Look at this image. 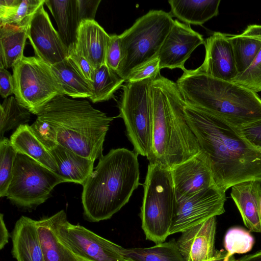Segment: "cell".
<instances>
[{
  "instance_id": "6da1fadb",
  "label": "cell",
  "mask_w": 261,
  "mask_h": 261,
  "mask_svg": "<svg viewBox=\"0 0 261 261\" xmlns=\"http://www.w3.org/2000/svg\"><path fill=\"white\" fill-rule=\"evenodd\" d=\"M184 109L220 190L225 192L241 182L261 181V152L242 137L237 127L185 101Z\"/></svg>"
},
{
  "instance_id": "7a4b0ae2",
  "label": "cell",
  "mask_w": 261,
  "mask_h": 261,
  "mask_svg": "<svg viewBox=\"0 0 261 261\" xmlns=\"http://www.w3.org/2000/svg\"><path fill=\"white\" fill-rule=\"evenodd\" d=\"M152 108V141L149 163L170 170L200 151L197 139L189 125L185 101L176 83L158 76L151 86Z\"/></svg>"
},
{
  "instance_id": "3957f363",
  "label": "cell",
  "mask_w": 261,
  "mask_h": 261,
  "mask_svg": "<svg viewBox=\"0 0 261 261\" xmlns=\"http://www.w3.org/2000/svg\"><path fill=\"white\" fill-rule=\"evenodd\" d=\"M138 155L134 151L118 148L99 159L83 185L82 202L87 220L109 219L128 202L140 185Z\"/></svg>"
},
{
  "instance_id": "277c9868",
  "label": "cell",
  "mask_w": 261,
  "mask_h": 261,
  "mask_svg": "<svg viewBox=\"0 0 261 261\" xmlns=\"http://www.w3.org/2000/svg\"><path fill=\"white\" fill-rule=\"evenodd\" d=\"M176 84L186 103L240 128L261 120V98L236 84L186 69Z\"/></svg>"
},
{
  "instance_id": "5b68a950",
  "label": "cell",
  "mask_w": 261,
  "mask_h": 261,
  "mask_svg": "<svg viewBox=\"0 0 261 261\" xmlns=\"http://www.w3.org/2000/svg\"><path fill=\"white\" fill-rule=\"evenodd\" d=\"M55 129L58 143L93 161L103 155V145L115 117L94 108L86 100L59 95L37 115Z\"/></svg>"
},
{
  "instance_id": "8992f818",
  "label": "cell",
  "mask_w": 261,
  "mask_h": 261,
  "mask_svg": "<svg viewBox=\"0 0 261 261\" xmlns=\"http://www.w3.org/2000/svg\"><path fill=\"white\" fill-rule=\"evenodd\" d=\"M174 22L169 13L152 10L120 35L121 60L117 74L125 82L132 71L158 57Z\"/></svg>"
},
{
  "instance_id": "52a82bcc",
  "label": "cell",
  "mask_w": 261,
  "mask_h": 261,
  "mask_svg": "<svg viewBox=\"0 0 261 261\" xmlns=\"http://www.w3.org/2000/svg\"><path fill=\"white\" fill-rule=\"evenodd\" d=\"M143 188L140 218L146 239L155 244L164 242L170 235L176 204L171 170L149 163Z\"/></svg>"
},
{
  "instance_id": "ba28073f",
  "label": "cell",
  "mask_w": 261,
  "mask_h": 261,
  "mask_svg": "<svg viewBox=\"0 0 261 261\" xmlns=\"http://www.w3.org/2000/svg\"><path fill=\"white\" fill-rule=\"evenodd\" d=\"M156 78L128 82L122 86L118 109L125 134L138 155L148 157L151 147L152 108L151 86Z\"/></svg>"
},
{
  "instance_id": "9c48e42d",
  "label": "cell",
  "mask_w": 261,
  "mask_h": 261,
  "mask_svg": "<svg viewBox=\"0 0 261 261\" xmlns=\"http://www.w3.org/2000/svg\"><path fill=\"white\" fill-rule=\"evenodd\" d=\"M12 69L14 97L31 113L37 115L55 97L64 95L50 65L39 58L24 56Z\"/></svg>"
},
{
  "instance_id": "30bf717a",
  "label": "cell",
  "mask_w": 261,
  "mask_h": 261,
  "mask_svg": "<svg viewBox=\"0 0 261 261\" xmlns=\"http://www.w3.org/2000/svg\"><path fill=\"white\" fill-rule=\"evenodd\" d=\"M66 181L28 156L17 153L7 198L17 207L35 209L50 197L55 186Z\"/></svg>"
},
{
  "instance_id": "8fae6325",
  "label": "cell",
  "mask_w": 261,
  "mask_h": 261,
  "mask_svg": "<svg viewBox=\"0 0 261 261\" xmlns=\"http://www.w3.org/2000/svg\"><path fill=\"white\" fill-rule=\"evenodd\" d=\"M57 230L60 239L84 261H133L122 247L80 225L70 223L64 210L58 212Z\"/></svg>"
},
{
  "instance_id": "7c38bea8",
  "label": "cell",
  "mask_w": 261,
  "mask_h": 261,
  "mask_svg": "<svg viewBox=\"0 0 261 261\" xmlns=\"http://www.w3.org/2000/svg\"><path fill=\"white\" fill-rule=\"evenodd\" d=\"M225 192L216 185L176 199L170 235L183 231L225 212Z\"/></svg>"
},
{
  "instance_id": "4fadbf2b",
  "label": "cell",
  "mask_w": 261,
  "mask_h": 261,
  "mask_svg": "<svg viewBox=\"0 0 261 261\" xmlns=\"http://www.w3.org/2000/svg\"><path fill=\"white\" fill-rule=\"evenodd\" d=\"M28 39L35 56L49 65L68 56L69 49L53 27L43 5L36 12L30 22Z\"/></svg>"
},
{
  "instance_id": "5bb4252c",
  "label": "cell",
  "mask_w": 261,
  "mask_h": 261,
  "mask_svg": "<svg viewBox=\"0 0 261 261\" xmlns=\"http://www.w3.org/2000/svg\"><path fill=\"white\" fill-rule=\"evenodd\" d=\"M204 43L201 34L189 24L174 20L159 53L160 70L164 68H178L185 71L187 60L198 46Z\"/></svg>"
},
{
  "instance_id": "9a60e30c",
  "label": "cell",
  "mask_w": 261,
  "mask_h": 261,
  "mask_svg": "<svg viewBox=\"0 0 261 261\" xmlns=\"http://www.w3.org/2000/svg\"><path fill=\"white\" fill-rule=\"evenodd\" d=\"M228 36L215 32L206 39L204 60L196 70L227 81H231L236 77L238 73Z\"/></svg>"
},
{
  "instance_id": "2e32d148",
  "label": "cell",
  "mask_w": 261,
  "mask_h": 261,
  "mask_svg": "<svg viewBox=\"0 0 261 261\" xmlns=\"http://www.w3.org/2000/svg\"><path fill=\"white\" fill-rule=\"evenodd\" d=\"M171 172L176 199L216 185L207 159L201 151L175 166Z\"/></svg>"
},
{
  "instance_id": "e0dca14e",
  "label": "cell",
  "mask_w": 261,
  "mask_h": 261,
  "mask_svg": "<svg viewBox=\"0 0 261 261\" xmlns=\"http://www.w3.org/2000/svg\"><path fill=\"white\" fill-rule=\"evenodd\" d=\"M216 225L214 216L181 232L176 243L185 261H206L213 257Z\"/></svg>"
},
{
  "instance_id": "ac0fdd59",
  "label": "cell",
  "mask_w": 261,
  "mask_h": 261,
  "mask_svg": "<svg viewBox=\"0 0 261 261\" xmlns=\"http://www.w3.org/2000/svg\"><path fill=\"white\" fill-rule=\"evenodd\" d=\"M109 35L95 20L81 21L77 30L73 45L96 69L105 64Z\"/></svg>"
},
{
  "instance_id": "d6986e66",
  "label": "cell",
  "mask_w": 261,
  "mask_h": 261,
  "mask_svg": "<svg viewBox=\"0 0 261 261\" xmlns=\"http://www.w3.org/2000/svg\"><path fill=\"white\" fill-rule=\"evenodd\" d=\"M230 195L245 225L250 231L261 233V181L250 180L234 185Z\"/></svg>"
},
{
  "instance_id": "ffe728a7",
  "label": "cell",
  "mask_w": 261,
  "mask_h": 261,
  "mask_svg": "<svg viewBox=\"0 0 261 261\" xmlns=\"http://www.w3.org/2000/svg\"><path fill=\"white\" fill-rule=\"evenodd\" d=\"M12 254L17 261H43L37 221L22 216L11 234Z\"/></svg>"
},
{
  "instance_id": "44dd1931",
  "label": "cell",
  "mask_w": 261,
  "mask_h": 261,
  "mask_svg": "<svg viewBox=\"0 0 261 261\" xmlns=\"http://www.w3.org/2000/svg\"><path fill=\"white\" fill-rule=\"evenodd\" d=\"M58 212L37 221L43 261H84L60 239L57 230Z\"/></svg>"
},
{
  "instance_id": "7402d4cb",
  "label": "cell",
  "mask_w": 261,
  "mask_h": 261,
  "mask_svg": "<svg viewBox=\"0 0 261 261\" xmlns=\"http://www.w3.org/2000/svg\"><path fill=\"white\" fill-rule=\"evenodd\" d=\"M49 151L57 166L56 173L66 182L83 186L93 171L94 161L79 155L59 144Z\"/></svg>"
},
{
  "instance_id": "603a6c76",
  "label": "cell",
  "mask_w": 261,
  "mask_h": 261,
  "mask_svg": "<svg viewBox=\"0 0 261 261\" xmlns=\"http://www.w3.org/2000/svg\"><path fill=\"white\" fill-rule=\"evenodd\" d=\"M10 140L17 153L26 155L57 172V165L49 150L37 139L29 124L19 126L11 136Z\"/></svg>"
},
{
  "instance_id": "cb8c5ba5",
  "label": "cell",
  "mask_w": 261,
  "mask_h": 261,
  "mask_svg": "<svg viewBox=\"0 0 261 261\" xmlns=\"http://www.w3.org/2000/svg\"><path fill=\"white\" fill-rule=\"evenodd\" d=\"M220 0H169V13L187 24L202 25L219 14Z\"/></svg>"
},
{
  "instance_id": "d4e9b609",
  "label": "cell",
  "mask_w": 261,
  "mask_h": 261,
  "mask_svg": "<svg viewBox=\"0 0 261 261\" xmlns=\"http://www.w3.org/2000/svg\"><path fill=\"white\" fill-rule=\"evenodd\" d=\"M44 4L57 24L62 41L69 48L75 42L80 23L77 0H45Z\"/></svg>"
},
{
  "instance_id": "484cf974",
  "label": "cell",
  "mask_w": 261,
  "mask_h": 261,
  "mask_svg": "<svg viewBox=\"0 0 261 261\" xmlns=\"http://www.w3.org/2000/svg\"><path fill=\"white\" fill-rule=\"evenodd\" d=\"M28 29L29 27L0 24V64L5 68H13L24 57Z\"/></svg>"
},
{
  "instance_id": "4316f807",
  "label": "cell",
  "mask_w": 261,
  "mask_h": 261,
  "mask_svg": "<svg viewBox=\"0 0 261 261\" xmlns=\"http://www.w3.org/2000/svg\"><path fill=\"white\" fill-rule=\"evenodd\" d=\"M231 44L238 74L245 71L251 64L261 48L257 24H249L240 34L230 35Z\"/></svg>"
},
{
  "instance_id": "83f0119b",
  "label": "cell",
  "mask_w": 261,
  "mask_h": 261,
  "mask_svg": "<svg viewBox=\"0 0 261 261\" xmlns=\"http://www.w3.org/2000/svg\"><path fill=\"white\" fill-rule=\"evenodd\" d=\"M50 67L64 95L73 98H90L92 91L91 84L78 72L68 57Z\"/></svg>"
},
{
  "instance_id": "f1b7e54d",
  "label": "cell",
  "mask_w": 261,
  "mask_h": 261,
  "mask_svg": "<svg viewBox=\"0 0 261 261\" xmlns=\"http://www.w3.org/2000/svg\"><path fill=\"white\" fill-rule=\"evenodd\" d=\"M45 0H1L0 24L28 27Z\"/></svg>"
},
{
  "instance_id": "f546056e",
  "label": "cell",
  "mask_w": 261,
  "mask_h": 261,
  "mask_svg": "<svg viewBox=\"0 0 261 261\" xmlns=\"http://www.w3.org/2000/svg\"><path fill=\"white\" fill-rule=\"evenodd\" d=\"M121 251L133 261H185L175 239L148 248L122 247Z\"/></svg>"
},
{
  "instance_id": "4dcf8cb0",
  "label": "cell",
  "mask_w": 261,
  "mask_h": 261,
  "mask_svg": "<svg viewBox=\"0 0 261 261\" xmlns=\"http://www.w3.org/2000/svg\"><path fill=\"white\" fill-rule=\"evenodd\" d=\"M125 81L117 73L103 64L96 69L92 83V95L89 99L93 103L107 101L114 97Z\"/></svg>"
},
{
  "instance_id": "1f68e13d",
  "label": "cell",
  "mask_w": 261,
  "mask_h": 261,
  "mask_svg": "<svg viewBox=\"0 0 261 261\" xmlns=\"http://www.w3.org/2000/svg\"><path fill=\"white\" fill-rule=\"evenodd\" d=\"M30 118L31 113L21 106L15 97L4 99L0 106V140L6 132L27 124Z\"/></svg>"
},
{
  "instance_id": "d6a6232c",
  "label": "cell",
  "mask_w": 261,
  "mask_h": 261,
  "mask_svg": "<svg viewBox=\"0 0 261 261\" xmlns=\"http://www.w3.org/2000/svg\"><path fill=\"white\" fill-rule=\"evenodd\" d=\"M17 152L10 140L4 137L0 140V197L7 196L11 182Z\"/></svg>"
},
{
  "instance_id": "836d02e7",
  "label": "cell",
  "mask_w": 261,
  "mask_h": 261,
  "mask_svg": "<svg viewBox=\"0 0 261 261\" xmlns=\"http://www.w3.org/2000/svg\"><path fill=\"white\" fill-rule=\"evenodd\" d=\"M258 38L261 41V24H257ZM231 82L257 93L261 92V48L249 67L238 74Z\"/></svg>"
},
{
  "instance_id": "e575fe53",
  "label": "cell",
  "mask_w": 261,
  "mask_h": 261,
  "mask_svg": "<svg viewBox=\"0 0 261 261\" xmlns=\"http://www.w3.org/2000/svg\"><path fill=\"white\" fill-rule=\"evenodd\" d=\"M254 242V238L250 233L239 227L229 229L224 240L225 250L230 255L246 253L250 251L253 246Z\"/></svg>"
},
{
  "instance_id": "d590c367",
  "label": "cell",
  "mask_w": 261,
  "mask_h": 261,
  "mask_svg": "<svg viewBox=\"0 0 261 261\" xmlns=\"http://www.w3.org/2000/svg\"><path fill=\"white\" fill-rule=\"evenodd\" d=\"M30 126L35 136L48 150L58 144L57 133L54 128L47 122L37 117Z\"/></svg>"
},
{
  "instance_id": "8d00e7d4",
  "label": "cell",
  "mask_w": 261,
  "mask_h": 261,
  "mask_svg": "<svg viewBox=\"0 0 261 261\" xmlns=\"http://www.w3.org/2000/svg\"><path fill=\"white\" fill-rule=\"evenodd\" d=\"M68 58L78 72L92 86L96 69L74 48L73 44L69 48Z\"/></svg>"
},
{
  "instance_id": "74e56055",
  "label": "cell",
  "mask_w": 261,
  "mask_h": 261,
  "mask_svg": "<svg viewBox=\"0 0 261 261\" xmlns=\"http://www.w3.org/2000/svg\"><path fill=\"white\" fill-rule=\"evenodd\" d=\"M158 57L140 66L131 72L125 82H131L148 78H156L161 74Z\"/></svg>"
},
{
  "instance_id": "f35d334b",
  "label": "cell",
  "mask_w": 261,
  "mask_h": 261,
  "mask_svg": "<svg viewBox=\"0 0 261 261\" xmlns=\"http://www.w3.org/2000/svg\"><path fill=\"white\" fill-rule=\"evenodd\" d=\"M121 60L120 36L110 35L107 47L105 64L114 71L117 72Z\"/></svg>"
},
{
  "instance_id": "ab89813d",
  "label": "cell",
  "mask_w": 261,
  "mask_h": 261,
  "mask_svg": "<svg viewBox=\"0 0 261 261\" xmlns=\"http://www.w3.org/2000/svg\"><path fill=\"white\" fill-rule=\"evenodd\" d=\"M238 128L242 137L261 152V120Z\"/></svg>"
},
{
  "instance_id": "60d3db41",
  "label": "cell",
  "mask_w": 261,
  "mask_h": 261,
  "mask_svg": "<svg viewBox=\"0 0 261 261\" xmlns=\"http://www.w3.org/2000/svg\"><path fill=\"white\" fill-rule=\"evenodd\" d=\"M79 22L84 20H94L100 0H77Z\"/></svg>"
},
{
  "instance_id": "b9f144b4",
  "label": "cell",
  "mask_w": 261,
  "mask_h": 261,
  "mask_svg": "<svg viewBox=\"0 0 261 261\" xmlns=\"http://www.w3.org/2000/svg\"><path fill=\"white\" fill-rule=\"evenodd\" d=\"M14 86L13 74L0 64V94L6 99L14 94Z\"/></svg>"
},
{
  "instance_id": "7bdbcfd3",
  "label": "cell",
  "mask_w": 261,
  "mask_h": 261,
  "mask_svg": "<svg viewBox=\"0 0 261 261\" xmlns=\"http://www.w3.org/2000/svg\"><path fill=\"white\" fill-rule=\"evenodd\" d=\"M9 233L6 226L4 215H0V249L2 250L9 242Z\"/></svg>"
},
{
  "instance_id": "ee69618b",
  "label": "cell",
  "mask_w": 261,
  "mask_h": 261,
  "mask_svg": "<svg viewBox=\"0 0 261 261\" xmlns=\"http://www.w3.org/2000/svg\"><path fill=\"white\" fill-rule=\"evenodd\" d=\"M206 261H236L233 255H230L223 249L221 250H216L213 257Z\"/></svg>"
},
{
  "instance_id": "f6af8a7d",
  "label": "cell",
  "mask_w": 261,
  "mask_h": 261,
  "mask_svg": "<svg viewBox=\"0 0 261 261\" xmlns=\"http://www.w3.org/2000/svg\"><path fill=\"white\" fill-rule=\"evenodd\" d=\"M236 261H261V250L253 254L245 255Z\"/></svg>"
},
{
  "instance_id": "bcb514c9",
  "label": "cell",
  "mask_w": 261,
  "mask_h": 261,
  "mask_svg": "<svg viewBox=\"0 0 261 261\" xmlns=\"http://www.w3.org/2000/svg\"><path fill=\"white\" fill-rule=\"evenodd\" d=\"M260 218H261V203H260Z\"/></svg>"
}]
</instances>
